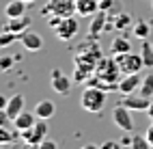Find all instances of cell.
<instances>
[{
	"instance_id": "6da1fadb",
	"label": "cell",
	"mask_w": 153,
	"mask_h": 149,
	"mask_svg": "<svg viewBox=\"0 0 153 149\" xmlns=\"http://www.w3.org/2000/svg\"><path fill=\"white\" fill-rule=\"evenodd\" d=\"M80 106H82L86 112H93V115L101 112L104 106H106V91L99 89V86L88 84L82 91V95H80Z\"/></svg>"
},
{
	"instance_id": "7a4b0ae2",
	"label": "cell",
	"mask_w": 153,
	"mask_h": 149,
	"mask_svg": "<svg viewBox=\"0 0 153 149\" xmlns=\"http://www.w3.org/2000/svg\"><path fill=\"white\" fill-rule=\"evenodd\" d=\"M101 58H104V54H101V48L97 45L95 39H91V37H88V41H84V43H80V45H78L74 61H76V63L95 65V67H97V63L101 61Z\"/></svg>"
},
{
	"instance_id": "3957f363",
	"label": "cell",
	"mask_w": 153,
	"mask_h": 149,
	"mask_svg": "<svg viewBox=\"0 0 153 149\" xmlns=\"http://www.w3.org/2000/svg\"><path fill=\"white\" fill-rule=\"evenodd\" d=\"M41 13L45 17L50 15H56V17H71V15H78V9H76V0H48L43 4Z\"/></svg>"
},
{
	"instance_id": "277c9868",
	"label": "cell",
	"mask_w": 153,
	"mask_h": 149,
	"mask_svg": "<svg viewBox=\"0 0 153 149\" xmlns=\"http://www.w3.org/2000/svg\"><path fill=\"white\" fill-rule=\"evenodd\" d=\"M114 61L119 65V69L123 72V76H129V74H138L145 63H142V56L136 54V52H125V54H114Z\"/></svg>"
},
{
	"instance_id": "5b68a950",
	"label": "cell",
	"mask_w": 153,
	"mask_h": 149,
	"mask_svg": "<svg viewBox=\"0 0 153 149\" xmlns=\"http://www.w3.org/2000/svg\"><path fill=\"white\" fill-rule=\"evenodd\" d=\"M112 121H114V125L119 127V130H123L125 134H129L131 130H134L131 110H129V108H125L123 104H117L114 108H112Z\"/></svg>"
},
{
	"instance_id": "8992f818",
	"label": "cell",
	"mask_w": 153,
	"mask_h": 149,
	"mask_svg": "<svg viewBox=\"0 0 153 149\" xmlns=\"http://www.w3.org/2000/svg\"><path fill=\"white\" fill-rule=\"evenodd\" d=\"M19 134H22V141L26 145H39L48 136V121H45V119H39L30 130H24V132H19Z\"/></svg>"
},
{
	"instance_id": "52a82bcc",
	"label": "cell",
	"mask_w": 153,
	"mask_h": 149,
	"mask_svg": "<svg viewBox=\"0 0 153 149\" xmlns=\"http://www.w3.org/2000/svg\"><path fill=\"white\" fill-rule=\"evenodd\" d=\"M78 19L71 15V17H63L60 19V24L54 28V33H56V39H60V41H71L76 35H78Z\"/></svg>"
},
{
	"instance_id": "ba28073f",
	"label": "cell",
	"mask_w": 153,
	"mask_h": 149,
	"mask_svg": "<svg viewBox=\"0 0 153 149\" xmlns=\"http://www.w3.org/2000/svg\"><path fill=\"white\" fill-rule=\"evenodd\" d=\"M50 84H52V91L58 95H69L71 91V80L60 72V69H52L50 74Z\"/></svg>"
},
{
	"instance_id": "9c48e42d",
	"label": "cell",
	"mask_w": 153,
	"mask_h": 149,
	"mask_svg": "<svg viewBox=\"0 0 153 149\" xmlns=\"http://www.w3.org/2000/svg\"><path fill=\"white\" fill-rule=\"evenodd\" d=\"M119 104H123L125 108H129V110H138V112H142V110H149V106H151V99L149 97H145V95H123V99H121Z\"/></svg>"
},
{
	"instance_id": "30bf717a",
	"label": "cell",
	"mask_w": 153,
	"mask_h": 149,
	"mask_svg": "<svg viewBox=\"0 0 153 149\" xmlns=\"http://www.w3.org/2000/svg\"><path fill=\"white\" fill-rule=\"evenodd\" d=\"M131 15L127 11L123 13H117V15H108V24H106V31H117V33H123L125 28L131 26Z\"/></svg>"
},
{
	"instance_id": "8fae6325",
	"label": "cell",
	"mask_w": 153,
	"mask_h": 149,
	"mask_svg": "<svg viewBox=\"0 0 153 149\" xmlns=\"http://www.w3.org/2000/svg\"><path fill=\"white\" fill-rule=\"evenodd\" d=\"M106 24H108V15L104 11H97L93 17H91V24H88V37L91 39H97L101 33L106 31Z\"/></svg>"
},
{
	"instance_id": "7c38bea8",
	"label": "cell",
	"mask_w": 153,
	"mask_h": 149,
	"mask_svg": "<svg viewBox=\"0 0 153 149\" xmlns=\"http://www.w3.org/2000/svg\"><path fill=\"white\" fill-rule=\"evenodd\" d=\"M19 41H22V45L28 50V52H37V50L43 48V39H41V35H37L35 31H30V28L19 35Z\"/></svg>"
},
{
	"instance_id": "4fadbf2b",
	"label": "cell",
	"mask_w": 153,
	"mask_h": 149,
	"mask_svg": "<svg viewBox=\"0 0 153 149\" xmlns=\"http://www.w3.org/2000/svg\"><path fill=\"white\" fill-rule=\"evenodd\" d=\"M142 84V78L138 74H129V76H123L121 78V82H119V91L123 93V95H131V93H136L138 89Z\"/></svg>"
},
{
	"instance_id": "5bb4252c",
	"label": "cell",
	"mask_w": 153,
	"mask_h": 149,
	"mask_svg": "<svg viewBox=\"0 0 153 149\" xmlns=\"http://www.w3.org/2000/svg\"><path fill=\"white\" fill-rule=\"evenodd\" d=\"M30 24H33V19H30L28 15H22V17H11V19H7L4 28H7V31H11V33L22 35L24 31H28V28H30Z\"/></svg>"
},
{
	"instance_id": "9a60e30c",
	"label": "cell",
	"mask_w": 153,
	"mask_h": 149,
	"mask_svg": "<svg viewBox=\"0 0 153 149\" xmlns=\"http://www.w3.org/2000/svg\"><path fill=\"white\" fill-rule=\"evenodd\" d=\"M54 112H56V104L52 102V99H41V102H37L35 104V115H37V119H52L54 117Z\"/></svg>"
},
{
	"instance_id": "2e32d148",
	"label": "cell",
	"mask_w": 153,
	"mask_h": 149,
	"mask_svg": "<svg viewBox=\"0 0 153 149\" xmlns=\"http://www.w3.org/2000/svg\"><path fill=\"white\" fill-rule=\"evenodd\" d=\"M37 123V115L35 112H19L15 119H13V125H15V130L17 132H24V130H30V127H33Z\"/></svg>"
},
{
	"instance_id": "e0dca14e",
	"label": "cell",
	"mask_w": 153,
	"mask_h": 149,
	"mask_svg": "<svg viewBox=\"0 0 153 149\" xmlns=\"http://www.w3.org/2000/svg\"><path fill=\"white\" fill-rule=\"evenodd\" d=\"M78 15L82 17H93L99 11V0H76Z\"/></svg>"
},
{
	"instance_id": "ac0fdd59",
	"label": "cell",
	"mask_w": 153,
	"mask_h": 149,
	"mask_svg": "<svg viewBox=\"0 0 153 149\" xmlns=\"http://www.w3.org/2000/svg\"><path fill=\"white\" fill-rule=\"evenodd\" d=\"M110 52H112V56H114V54L131 52V41H129V37H125V35H117L114 39H112V43H110Z\"/></svg>"
},
{
	"instance_id": "d6986e66",
	"label": "cell",
	"mask_w": 153,
	"mask_h": 149,
	"mask_svg": "<svg viewBox=\"0 0 153 149\" xmlns=\"http://www.w3.org/2000/svg\"><path fill=\"white\" fill-rule=\"evenodd\" d=\"M26 4H28V2H24V0H9L7 7H4V15H7V19L26 15Z\"/></svg>"
},
{
	"instance_id": "ffe728a7",
	"label": "cell",
	"mask_w": 153,
	"mask_h": 149,
	"mask_svg": "<svg viewBox=\"0 0 153 149\" xmlns=\"http://www.w3.org/2000/svg\"><path fill=\"white\" fill-rule=\"evenodd\" d=\"M7 112L11 119H15L19 112H24V95L22 93H15L9 97V102H7Z\"/></svg>"
},
{
	"instance_id": "44dd1931",
	"label": "cell",
	"mask_w": 153,
	"mask_h": 149,
	"mask_svg": "<svg viewBox=\"0 0 153 149\" xmlns=\"http://www.w3.org/2000/svg\"><path fill=\"white\" fill-rule=\"evenodd\" d=\"M140 56L147 69H153V43H149L147 39H142V48H140Z\"/></svg>"
},
{
	"instance_id": "7402d4cb",
	"label": "cell",
	"mask_w": 153,
	"mask_h": 149,
	"mask_svg": "<svg viewBox=\"0 0 153 149\" xmlns=\"http://www.w3.org/2000/svg\"><path fill=\"white\" fill-rule=\"evenodd\" d=\"M140 95L145 97H153V74H147L145 78H142V84H140Z\"/></svg>"
},
{
	"instance_id": "603a6c76",
	"label": "cell",
	"mask_w": 153,
	"mask_h": 149,
	"mask_svg": "<svg viewBox=\"0 0 153 149\" xmlns=\"http://www.w3.org/2000/svg\"><path fill=\"white\" fill-rule=\"evenodd\" d=\"M131 149H153V145L149 143V138L147 136H142V134H136V136H131Z\"/></svg>"
},
{
	"instance_id": "cb8c5ba5",
	"label": "cell",
	"mask_w": 153,
	"mask_h": 149,
	"mask_svg": "<svg viewBox=\"0 0 153 149\" xmlns=\"http://www.w3.org/2000/svg\"><path fill=\"white\" fill-rule=\"evenodd\" d=\"M149 33H151V26L147 24V22H138V24H134V37L136 39H147L149 37Z\"/></svg>"
},
{
	"instance_id": "d4e9b609",
	"label": "cell",
	"mask_w": 153,
	"mask_h": 149,
	"mask_svg": "<svg viewBox=\"0 0 153 149\" xmlns=\"http://www.w3.org/2000/svg\"><path fill=\"white\" fill-rule=\"evenodd\" d=\"M17 39H19L17 33H11V31H7V28H4V31L0 33V48H9L13 41H17Z\"/></svg>"
},
{
	"instance_id": "484cf974",
	"label": "cell",
	"mask_w": 153,
	"mask_h": 149,
	"mask_svg": "<svg viewBox=\"0 0 153 149\" xmlns=\"http://www.w3.org/2000/svg\"><path fill=\"white\" fill-rule=\"evenodd\" d=\"M15 138H17V134L9 132L7 127H0V145H13Z\"/></svg>"
},
{
	"instance_id": "4316f807",
	"label": "cell",
	"mask_w": 153,
	"mask_h": 149,
	"mask_svg": "<svg viewBox=\"0 0 153 149\" xmlns=\"http://www.w3.org/2000/svg\"><path fill=\"white\" fill-rule=\"evenodd\" d=\"M13 61H15L13 56H0V72H9L11 65H13Z\"/></svg>"
},
{
	"instance_id": "83f0119b",
	"label": "cell",
	"mask_w": 153,
	"mask_h": 149,
	"mask_svg": "<svg viewBox=\"0 0 153 149\" xmlns=\"http://www.w3.org/2000/svg\"><path fill=\"white\" fill-rule=\"evenodd\" d=\"M114 4H117V0H99V11L108 13V11L114 9Z\"/></svg>"
},
{
	"instance_id": "f1b7e54d",
	"label": "cell",
	"mask_w": 153,
	"mask_h": 149,
	"mask_svg": "<svg viewBox=\"0 0 153 149\" xmlns=\"http://www.w3.org/2000/svg\"><path fill=\"white\" fill-rule=\"evenodd\" d=\"M9 123H13V119L9 117V112H7V108H2V110H0V127H7Z\"/></svg>"
},
{
	"instance_id": "f546056e",
	"label": "cell",
	"mask_w": 153,
	"mask_h": 149,
	"mask_svg": "<svg viewBox=\"0 0 153 149\" xmlns=\"http://www.w3.org/2000/svg\"><path fill=\"white\" fill-rule=\"evenodd\" d=\"M37 149H58V145L54 141H50V138H43V141L37 145Z\"/></svg>"
},
{
	"instance_id": "4dcf8cb0",
	"label": "cell",
	"mask_w": 153,
	"mask_h": 149,
	"mask_svg": "<svg viewBox=\"0 0 153 149\" xmlns=\"http://www.w3.org/2000/svg\"><path fill=\"white\" fill-rule=\"evenodd\" d=\"M99 149H121V143L117 141H106V143H101Z\"/></svg>"
},
{
	"instance_id": "1f68e13d",
	"label": "cell",
	"mask_w": 153,
	"mask_h": 149,
	"mask_svg": "<svg viewBox=\"0 0 153 149\" xmlns=\"http://www.w3.org/2000/svg\"><path fill=\"white\" fill-rule=\"evenodd\" d=\"M145 136H147V138H149V143H151V145H153V121H151V123H149V127H147V132H145Z\"/></svg>"
},
{
	"instance_id": "d6a6232c",
	"label": "cell",
	"mask_w": 153,
	"mask_h": 149,
	"mask_svg": "<svg viewBox=\"0 0 153 149\" xmlns=\"http://www.w3.org/2000/svg\"><path fill=\"white\" fill-rule=\"evenodd\" d=\"M121 145H131V136H123L121 138Z\"/></svg>"
},
{
	"instance_id": "836d02e7",
	"label": "cell",
	"mask_w": 153,
	"mask_h": 149,
	"mask_svg": "<svg viewBox=\"0 0 153 149\" xmlns=\"http://www.w3.org/2000/svg\"><path fill=\"white\" fill-rule=\"evenodd\" d=\"M7 102H9V99H4V95H0V110L7 108Z\"/></svg>"
},
{
	"instance_id": "e575fe53",
	"label": "cell",
	"mask_w": 153,
	"mask_h": 149,
	"mask_svg": "<svg viewBox=\"0 0 153 149\" xmlns=\"http://www.w3.org/2000/svg\"><path fill=\"white\" fill-rule=\"evenodd\" d=\"M80 149H99V147H97V145H93V143H88V145H82Z\"/></svg>"
},
{
	"instance_id": "d590c367",
	"label": "cell",
	"mask_w": 153,
	"mask_h": 149,
	"mask_svg": "<svg viewBox=\"0 0 153 149\" xmlns=\"http://www.w3.org/2000/svg\"><path fill=\"white\" fill-rule=\"evenodd\" d=\"M147 115H149V119L153 121V102H151V106H149V110H147Z\"/></svg>"
},
{
	"instance_id": "8d00e7d4",
	"label": "cell",
	"mask_w": 153,
	"mask_h": 149,
	"mask_svg": "<svg viewBox=\"0 0 153 149\" xmlns=\"http://www.w3.org/2000/svg\"><path fill=\"white\" fill-rule=\"evenodd\" d=\"M24 2H35V0H24Z\"/></svg>"
},
{
	"instance_id": "74e56055",
	"label": "cell",
	"mask_w": 153,
	"mask_h": 149,
	"mask_svg": "<svg viewBox=\"0 0 153 149\" xmlns=\"http://www.w3.org/2000/svg\"><path fill=\"white\" fill-rule=\"evenodd\" d=\"M0 149H2V145H0Z\"/></svg>"
},
{
	"instance_id": "f35d334b",
	"label": "cell",
	"mask_w": 153,
	"mask_h": 149,
	"mask_svg": "<svg viewBox=\"0 0 153 149\" xmlns=\"http://www.w3.org/2000/svg\"><path fill=\"white\" fill-rule=\"evenodd\" d=\"M151 4H153V0H151Z\"/></svg>"
}]
</instances>
